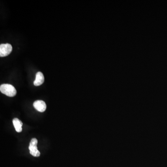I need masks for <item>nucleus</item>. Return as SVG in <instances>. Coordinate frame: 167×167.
<instances>
[{
	"label": "nucleus",
	"mask_w": 167,
	"mask_h": 167,
	"mask_svg": "<svg viewBox=\"0 0 167 167\" xmlns=\"http://www.w3.org/2000/svg\"><path fill=\"white\" fill-rule=\"evenodd\" d=\"M13 125L16 129V131L17 132H21L22 131V126L23 123L21 120L17 118H15L13 120Z\"/></svg>",
	"instance_id": "nucleus-6"
},
{
	"label": "nucleus",
	"mask_w": 167,
	"mask_h": 167,
	"mask_svg": "<svg viewBox=\"0 0 167 167\" xmlns=\"http://www.w3.org/2000/svg\"><path fill=\"white\" fill-rule=\"evenodd\" d=\"M12 51V47L9 43L2 44L0 45V56L6 57L10 54Z\"/></svg>",
	"instance_id": "nucleus-3"
},
{
	"label": "nucleus",
	"mask_w": 167,
	"mask_h": 167,
	"mask_svg": "<svg viewBox=\"0 0 167 167\" xmlns=\"http://www.w3.org/2000/svg\"><path fill=\"white\" fill-rule=\"evenodd\" d=\"M37 144L38 140L36 138L32 139L29 146V150L30 153L34 157H39L40 156V152L37 148Z\"/></svg>",
	"instance_id": "nucleus-2"
},
{
	"label": "nucleus",
	"mask_w": 167,
	"mask_h": 167,
	"mask_svg": "<svg viewBox=\"0 0 167 167\" xmlns=\"http://www.w3.org/2000/svg\"><path fill=\"white\" fill-rule=\"evenodd\" d=\"M33 106L36 110L40 113H43L47 109L46 103L42 100L36 101L33 103Z\"/></svg>",
	"instance_id": "nucleus-4"
},
{
	"label": "nucleus",
	"mask_w": 167,
	"mask_h": 167,
	"mask_svg": "<svg viewBox=\"0 0 167 167\" xmlns=\"http://www.w3.org/2000/svg\"><path fill=\"white\" fill-rule=\"evenodd\" d=\"M0 91L3 94L10 97H14L17 93L16 88L10 84L2 85L0 86Z\"/></svg>",
	"instance_id": "nucleus-1"
},
{
	"label": "nucleus",
	"mask_w": 167,
	"mask_h": 167,
	"mask_svg": "<svg viewBox=\"0 0 167 167\" xmlns=\"http://www.w3.org/2000/svg\"><path fill=\"white\" fill-rule=\"evenodd\" d=\"M44 77L42 72L39 71L36 74V78L33 82V84L35 86H38L41 85L44 83Z\"/></svg>",
	"instance_id": "nucleus-5"
}]
</instances>
